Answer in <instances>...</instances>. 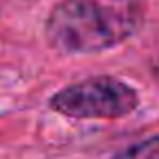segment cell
<instances>
[{
    "label": "cell",
    "instance_id": "obj_1",
    "mask_svg": "<svg viewBox=\"0 0 159 159\" xmlns=\"http://www.w3.org/2000/svg\"><path fill=\"white\" fill-rule=\"evenodd\" d=\"M144 0H61L46 20V39L61 55H94L133 37Z\"/></svg>",
    "mask_w": 159,
    "mask_h": 159
},
{
    "label": "cell",
    "instance_id": "obj_2",
    "mask_svg": "<svg viewBox=\"0 0 159 159\" xmlns=\"http://www.w3.org/2000/svg\"><path fill=\"white\" fill-rule=\"evenodd\" d=\"M137 105V89L109 74L70 83L55 92L48 100L52 111L76 120H118L133 113Z\"/></svg>",
    "mask_w": 159,
    "mask_h": 159
},
{
    "label": "cell",
    "instance_id": "obj_3",
    "mask_svg": "<svg viewBox=\"0 0 159 159\" xmlns=\"http://www.w3.org/2000/svg\"><path fill=\"white\" fill-rule=\"evenodd\" d=\"M111 159H159V133L124 146Z\"/></svg>",
    "mask_w": 159,
    "mask_h": 159
},
{
    "label": "cell",
    "instance_id": "obj_4",
    "mask_svg": "<svg viewBox=\"0 0 159 159\" xmlns=\"http://www.w3.org/2000/svg\"><path fill=\"white\" fill-rule=\"evenodd\" d=\"M155 74L159 76V61H157V66H155Z\"/></svg>",
    "mask_w": 159,
    "mask_h": 159
}]
</instances>
